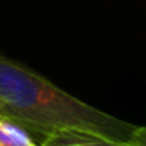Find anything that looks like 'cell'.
Listing matches in <instances>:
<instances>
[{"label": "cell", "instance_id": "obj_1", "mask_svg": "<svg viewBox=\"0 0 146 146\" xmlns=\"http://www.w3.org/2000/svg\"><path fill=\"white\" fill-rule=\"evenodd\" d=\"M0 119L38 134L41 143L64 136H96L127 143L137 125L60 90L35 70L0 55Z\"/></svg>", "mask_w": 146, "mask_h": 146}, {"label": "cell", "instance_id": "obj_2", "mask_svg": "<svg viewBox=\"0 0 146 146\" xmlns=\"http://www.w3.org/2000/svg\"><path fill=\"white\" fill-rule=\"evenodd\" d=\"M0 146H40L21 125L0 119Z\"/></svg>", "mask_w": 146, "mask_h": 146}, {"label": "cell", "instance_id": "obj_3", "mask_svg": "<svg viewBox=\"0 0 146 146\" xmlns=\"http://www.w3.org/2000/svg\"><path fill=\"white\" fill-rule=\"evenodd\" d=\"M40 146H127V143H117L96 136H64L41 143Z\"/></svg>", "mask_w": 146, "mask_h": 146}, {"label": "cell", "instance_id": "obj_4", "mask_svg": "<svg viewBox=\"0 0 146 146\" xmlns=\"http://www.w3.org/2000/svg\"><path fill=\"white\" fill-rule=\"evenodd\" d=\"M127 146H146V127H137L132 137L127 141Z\"/></svg>", "mask_w": 146, "mask_h": 146}]
</instances>
